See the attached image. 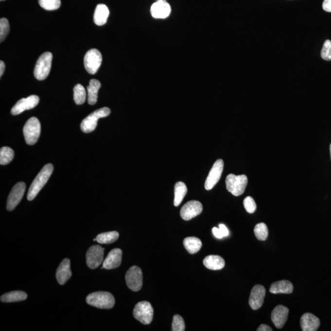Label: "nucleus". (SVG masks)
<instances>
[{"label": "nucleus", "instance_id": "14", "mask_svg": "<svg viewBox=\"0 0 331 331\" xmlns=\"http://www.w3.org/2000/svg\"><path fill=\"white\" fill-rule=\"evenodd\" d=\"M203 209V205L200 202L190 201L182 207L180 215L183 220L189 221L201 214Z\"/></svg>", "mask_w": 331, "mask_h": 331}, {"label": "nucleus", "instance_id": "42", "mask_svg": "<svg viewBox=\"0 0 331 331\" xmlns=\"http://www.w3.org/2000/svg\"><path fill=\"white\" fill-rule=\"evenodd\" d=\"M330 154H331V144L330 145Z\"/></svg>", "mask_w": 331, "mask_h": 331}, {"label": "nucleus", "instance_id": "39", "mask_svg": "<svg viewBox=\"0 0 331 331\" xmlns=\"http://www.w3.org/2000/svg\"><path fill=\"white\" fill-rule=\"evenodd\" d=\"M219 229L223 234L224 237H226L229 235V231L225 225L223 224H220L219 225Z\"/></svg>", "mask_w": 331, "mask_h": 331}, {"label": "nucleus", "instance_id": "22", "mask_svg": "<svg viewBox=\"0 0 331 331\" xmlns=\"http://www.w3.org/2000/svg\"><path fill=\"white\" fill-rule=\"evenodd\" d=\"M293 292V285L290 281L281 280L272 284L270 292L273 294H291Z\"/></svg>", "mask_w": 331, "mask_h": 331}, {"label": "nucleus", "instance_id": "11", "mask_svg": "<svg viewBox=\"0 0 331 331\" xmlns=\"http://www.w3.org/2000/svg\"><path fill=\"white\" fill-rule=\"evenodd\" d=\"M26 185L24 182H18L12 189L7 201V209L12 211L15 209L24 195Z\"/></svg>", "mask_w": 331, "mask_h": 331}, {"label": "nucleus", "instance_id": "15", "mask_svg": "<svg viewBox=\"0 0 331 331\" xmlns=\"http://www.w3.org/2000/svg\"><path fill=\"white\" fill-rule=\"evenodd\" d=\"M152 17L157 19H164L170 16L171 8L166 0H158L152 4L150 8Z\"/></svg>", "mask_w": 331, "mask_h": 331}, {"label": "nucleus", "instance_id": "16", "mask_svg": "<svg viewBox=\"0 0 331 331\" xmlns=\"http://www.w3.org/2000/svg\"><path fill=\"white\" fill-rule=\"evenodd\" d=\"M266 289L261 285H255L251 292L249 298V304L253 310H258L263 304Z\"/></svg>", "mask_w": 331, "mask_h": 331}, {"label": "nucleus", "instance_id": "43", "mask_svg": "<svg viewBox=\"0 0 331 331\" xmlns=\"http://www.w3.org/2000/svg\"><path fill=\"white\" fill-rule=\"evenodd\" d=\"M0 1H4V0H0Z\"/></svg>", "mask_w": 331, "mask_h": 331}, {"label": "nucleus", "instance_id": "26", "mask_svg": "<svg viewBox=\"0 0 331 331\" xmlns=\"http://www.w3.org/2000/svg\"><path fill=\"white\" fill-rule=\"evenodd\" d=\"M27 293L22 291H15L6 293L1 296V301L3 302H15L22 301L27 299Z\"/></svg>", "mask_w": 331, "mask_h": 331}, {"label": "nucleus", "instance_id": "36", "mask_svg": "<svg viewBox=\"0 0 331 331\" xmlns=\"http://www.w3.org/2000/svg\"><path fill=\"white\" fill-rule=\"evenodd\" d=\"M244 206L246 212L249 213H254L257 209V204L254 199L251 196L246 197L244 199Z\"/></svg>", "mask_w": 331, "mask_h": 331}, {"label": "nucleus", "instance_id": "41", "mask_svg": "<svg viewBox=\"0 0 331 331\" xmlns=\"http://www.w3.org/2000/svg\"><path fill=\"white\" fill-rule=\"evenodd\" d=\"M4 70H5V64H4L3 61H1L0 62V77L3 76Z\"/></svg>", "mask_w": 331, "mask_h": 331}, {"label": "nucleus", "instance_id": "40", "mask_svg": "<svg viewBox=\"0 0 331 331\" xmlns=\"http://www.w3.org/2000/svg\"><path fill=\"white\" fill-rule=\"evenodd\" d=\"M258 331H272V330L271 327L266 325H261L258 328Z\"/></svg>", "mask_w": 331, "mask_h": 331}, {"label": "nucleus", "instance_id": "12", "mask_svg": "<svg viewBox=\"0 0 331 331\" xmlns=\"http://www.w3.org/2000/svg\"><path fill=\"white\" fill-rule=\"evenodd\" d=\"M224 162L222 159H218L213 164L209 174L206 178L205 183V189L207 190L212 189L215 185L217 184L222 176L224 171Z\"/></svg>", "mask_w": 331, "mask_h": 331}, {"label": "nucleus", "instance_id": "7", "mask_svg": "<svg viewBox=\"0 0 331 331\" xmlns=\"http://www.w3.org/2000/svg\"><path fill=\"white\" fill-rule=\"evenodd\" d=\"M134 317L144 325H149L154 318V309L147 301L138 302L133 311Z\"/></svg>", "mask_w": 331, "mask_h": 331}, {"label": "nucleus", "instance_id": "38", "mask_svg": "<svg viewBox=\"0 0 331 331\" xmlns=\"http://www.w3.org/2000/svg\"><path fill=\"white\" fill-rule=\"evenodd\" d=\"M212 232L213 235H214L216 238L218 239H222L223 238H224V236H223V234L222 233V232H221L220 229L219 228H217V227H213L212 229Z\"/></svg>", "mask_w": 331, "mask_h": 331}, {"label": "nucleus", "instance_id": "34", "mask_svg": "<svg viewBox=\"0 0 331 331\" xmlns=\"http://www.w3.org/2000/svg\"><path fill=\"white\" fill-rule=\"evenodd\" d=\"M185 330V325L184 319L181 316L175 314L173 317L172 324L173 331H184Z\"/></svg>", "mask_w": 331, "mask_h": 331}, {"label": "nucleus", "instance_id": "4", "mask_svg": "<svg viewBox=\"0 0 331 331\" xmlns=\"http://www.w3.org/2000/svg\"><path fill=\"white\" fill-rule=\"evenodd\" d=\"M247 184L248 178L245 175H236L231 174L226 178L227 191L235 196H241L244 193Z\"/></svg>", "mask_w": 331, "mask_h": 331}, {"label": "nucleus", "instance_id": "9", "mask_svg": "<svg viewBox=\"0 0 331 331\" xmlns=\"http://www.w3.org/2000/svg\"><path fill=\"white\" fill-rule=\"evenodd\" d=\"M126 285L133 292H138L142 288L143 276L141 269L138 266L129 269L125 276Z\"/></svg>", "mask_w": 331, "mask_h": 331}, {"label": "nucleus", "instance_id": "24", "mask_svg": "<svg viewBox=\"0 0 331 331\" xmlns=\"http://www.w3.org/2000/svg\"><path fill=\"white\" fill-rule=\"evenodd\" d=\"M102 86L98 80L91 79L87 87L88 103L89 105H95L98 100V93Z\"/></svg>", "mask_w": 331, "mask_h": 331}, {"label": "nucleus", "instance_id": "6", "mask_svg": "<svg viewBox=\"0 0 331 331\" xmlns=\"http://www.w3.org/2000/svg\"><path fill=\"white\" fill-rule=\"evenodd\" d=\"M25 142L32 145L36 144L41 134V124L36 117H32L25 123L23 130Z\"/></svg>", "mask_w": 331, "mask_h": 331}, {"label": "nucleus", "instance_id": "1", "mask_svg": "<svg viewBox=\"0 0 331 331\" xmlns=\"http://www.w3.org/2000/svg\"><path fill=\"white\" fill-rule=\"evenodd\" d=\"M53 171L52 164H48L44 166L41 171L35 178L30 186L28 192L27 199L29 201H32L36 198L37 194L48 182Z\"/></svg>", "mask_w": 331, "mask_h": 331}, {"label": "nucleus", "instance_id": "23", "mask_svg": "<svg viewBox=\"0 0 331 331\" xmlns=\"http://www.w3.org/2000/svg\"><path fill=\"white\" fill-rule=\"evenodd\" d=\"M203 264L207 268L210 270H221L225 265L224 258L218 255H209L204 258Z\"/></svg>", "mask_w": 331, "mask_h": 331}, {"label": "nucleus", "instance_id": "30", "mask_svg": "<svg viewBox=\"0 0 331 331\" xmlns=\"http://www.w3.org/2000/svg\"><path fill=\"white\" fill-rule=\"evenodd\" d=\"M74 100L77 105L84 104L86 102L87 93L85 88L81 84H77L74 88Z\"/></svg>", "mask_w": 331, "mask_h": 331}, {"label": "nucleus", "instance_id": "20", "mask_svg": "<svg viewBox=\"0 0 331 331\" xmlns=\"http://www.w3.org/2000/svg\"><path fill=\"white\" fill-rule=\"evenodd\" d=\"M320 325V320L313 314H305L300 318V326L303 331H316Z\"/></svg>", "mask_w": 331, "mask_h": 331}, {"label": "nucleus", "instance_id": "29", "mask_svg": "<svg viewBox=\"0 0 331 331\" xmlns=\"http://www.w3.org/2000/svg\"><path fill=\"white\" fill-rule=\"evenodd\" d=\"M15 157V152L10 147H3L0 150V164L6 165L11 163Z\"/></svg>", "mask_w": 331, "mask_h": 331}, {"label": "nucleus", "instance_id": "5", "mask_svg": "<svg viewBox=\"0 0 331 331\" xmlns=\"http://www.w3.org/2000/svg\"><path fill=\"white\" fill-rule=\"evenodd\" d=\"M52 58V54L49 52L40 56L34 70L35 78L38 81H43L48 77L50 73Z\"/></svg>", "mask_w": 331, "mask_h": 331}, {"label": "nucleus", "instance_id": "35", "mask_svg": "<svg viewBox=\"0 0 331 331\" xmlns=\"http://www.w3.org/2000/svg\"><path fill=\"white\" fill-rule=\"evenodd\" d=\"M321 57L326 61H331V41L326 40L321 51Z\"/></svg>", "mask_w": 331, "mask_h": 331}, {"label": "nucleus", "instance_id": "3", "mask_svg": "<svg viewBox=\"0 0 331 331\" xmlns=\"http://www.w3.org/2000/svg\"><path fill=\"white\" fill-rule=\"evenodd\" d=\"M110 114V109L106 107L95 110L82 121L81 124L82 131L86 133L92 132L97 126L98 120L109 116Z\"/></svg>", "mask_w": 331, "mask_h": 331}, {"label": "nucleus", "instance_id": "33", "mask_svg": "<svg viewBox=\"0 0 331 331\" xmlns=\"http://www.w3.org/2000/svg\"><path fill=\"white\" fill-rule=\"evenodd\" d=\"M9 23L8 19L6 18H1L0 19V41L1 43L4 41L9 34Z\"/></svg>", "mask_w": 331, "mask_h": 331}, {"label": "nucleus", "instance_id": "19", "mask_svg": "<svg viewBox=\"0 0 331 331\" xmlns=\"http://www.w3.org/2000/svg\"><path fill=\"white\" fill-rule=\"evenodd\" d=\"M72 272L70 268V261L68 258L62 261L56 272V278L58 283L63 285L71 278Z\"/></svg>", "mask_w": 331, "mask_h": 331}, {"label": "nucleus", "instance_id": "25", "mask_svg": "<svg viewBox=\"0 0 331 331\" xmlns=\"http://www.w3.org/2000/svg\"><path fill=\"white\" fill-rule=\"evenodd\" d=\"M184 245L187 252L190 254L198 253L202 247L200 239L195 237H189L184 239Z\"/></svg>", "mask_w": 331, "mask_h": 331}, {"label": "nucleus", "instance_id": "31", "mask_svg": "<svg viewBox=\"0 0 331 331\" xmlns=\"http://www.w3.org/2000/svg\"><path fill=\"white\" fill-rule=\"evenodd\" d=\"M254 233L258 240L266 241L268 237L269 231L266 225L264 223H260L256 225L254 228Z\"/></svg>", "mask_w": 331, "mask_h": 331}, {"label": "nucleus", "instance_id": "27", "mask_svg": "<svg viewBox=\"0 0 331 331\" xmlns=\"http://www.w3.org/2000/svg\"><path fill=\"white\" fill-rule=\"evenodd\" d=\"M187 193L186 185L182 182L176 183L174 187V204L175 206L177 207L181 204Z\"/></svg>", "mask_w": 331, "mask_h": 331}, {"label": "nucleus", "instance_id": "2", "mask_svg": "<svg viewBox=\"0 0 331 331\" xmlns=\"http://www.w3.org/2000/svg\"><path fill=\"white\" fill-rule=\"evenodd\" d=\"M90 306L102 309H112L115 305V298L111 293L98 292L91 293L86 299Z\"/></svg>", "mask_w": 331, "mask_h": 331}, {"label": "nucleus", "instance_id": "18", "mask_svg": "<svg viewBox=\"0 0 331 331\" xmlns=\"http://www.w3.org/2000/svg\"><path fill=\"white\" fill-rule=\"evenodd\" d=\"M122 251L119 248L112 250L103 262V267L110 270L120 266L122 262Z\"/></svg>", "mask_w": 331, "mask_h": 331}, {"label": "nucleus", "instance_id": "8", "mask_svg": "<svg viewBox=\"0 0 331 331\" xmlns=\"http://www.w3.org/2000/svg\"><path fill=\"white\" fill-rule=\"evenodd\" d=\"M102 53L98 49L88 51L84 57V66L87 71L90 74H96L102 65Z\"/></svg>", "mask_w": 331, "mask_h": 331}, {"label": "nucleus", "instance_id": "21", "mask_svg": "<svg viewBox=\"0 0 331 331\" xmlns=\"http://www.w3.org/2000/svg\"><path fill=\"white\" fill-rule=\"evenodd\" d=\"M109 16V10L105 4H98L94 13L93 20L96 25H104L106 23Z\"/></svg>", "mask_w": 331, "mask_h": 331}, {"label": "nucleus", "instance_id": "32", "mask_svg": "<svg viewBox=\"0 0 331 331\" xmlns=\"http://www.w3.org/2000/svg\"><path fill=\"white\" fill-rule=\"evenodd\" d=\"M38 3L42 8L47 11L57 10L61 6L60 0H38Z\"/></svg>", "mask_w": 331, "mask_h": 331}, {"label": "nucleus", "instance_id": "10", "mask_svg": "<svg viewBox=\"0 0 331 331\" xmlns=\"http://www.w3.org/2000/svg\"><path fill=\"white\" fill-rule=\"evenodd\" d=\"M104 257V248L100 245H93L86 254L87 264L89 268L95 269L102 263Z\"/></svg>", "mask_w": 331, "mask_h": 331}, {"label": "nucleus", "instance_id": "44", "mask_svg": "<svg viewBox=\"0 0 331 331\" xmlns=\"http://www.w3.org/2000/svg\"><path fill=\"white\" fill-rule=\"evenodd\" d=\"M157 1H158V0H157Z\"/></svg>", "mask_w": 331, "mask_h": 331}, {"label": "nucleus", "instance_id": "17", "mask_svg": "<svg viewBox=\"0 0 331 331\" xmlns=\"http://www.w3.org/2000/svg\"><path fill=\"white\" fill-rule=\"evenodd\" d=\"M289 309L281 305L277 306L271 314V320L277 328H282L287 321Z\"/></svg>", "mask_w": 331, "mask_h": 331}, {"label": "nucleus", "instance_id": "28", "mask_svg": "<svg viewBox=\"0 0 331 331\" xmlns=\"http://www.w3.org/2000/svg\"><path fill=\"white\" fill-rule=\"evenodd\" d=\"M119 238V234L117 231L104 232L98 234L96 241L101 244H110L115 243Z\"/></svg>", "mask_w": 331, "mask_h": 331}, {"label": "nucleus", "instance_id": "37", "mask_svg": "<svg viewBox=\"0 0 331 331\" xmlns=\"http://www.w3.org/2000/svg\"><path fill=\"white\" fill-rule=\"evenodd\" d=\"M323 9L328 13H331V0H324Z\"/></svg>", "mask_w": 331, "mask_h": 331}, {"label": "nucleus", "instance_id": "13", "mask_svg": "<svg viewBox=\"0 0 331 331\" xmlns=\"http://www.w3.org/2000/svg\"><path fill=\"white\" fill-rule=\"evenodd\" d=\"M39 102V98L36 95H31L27 98L18 101L11 109V114L13 116H16L22 113L25 110L34 109Z\"/></svg>", "mask_w": 331, "mask_h": 331}]
</instances>
